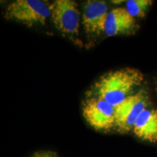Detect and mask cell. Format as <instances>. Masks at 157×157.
<instances>
[{
    "instance_id": "1",
    "label": "cell",
    "mask_w": 157,
    "mask_h": 157,
    "mask_svg": "<svg viewBox=\"0 0 157 157\" xmlns=\"http://www.w3.org/2000/svg\"><path fill=\"white\" fill-rule=\"evenodd\" d=\"M143 81L142 72L135 68H125L108 72L92 86L87 98H99L116 107L132 95L131 92Z\"/></svg>"
},
{
    "instance_id": "2",
    "label": "cell",
    "mask_w": 157,
    "mask_h": 157,
    "mask_svg": "<svg viewBox=\"0 0 157 157\" xmlns=\"http://www.w3.org/2000/svg\"><path fill=\"white\" fill-rule=\"evenodd\" d=\"M51 16V4L40 0H17L7 6L5 17L32 26L44 24Z\"/></svg>"
},
{
    "instance_id": "3",
    "label": "cell",
    "mask_w": 157,
    "mask_h": 157,
    "mask_svg": "<svg viewBox=\"0 0 157 157\" xmlns=\"http://www.w3.org/2000/svg\"><path fill=\"white\" fill-rule=\"evenodd\" d=\"M149 98L145 90L128 96L115 107V127L119 133L125 134L133 130L137 117L146 109Z\"/></svg>"
},
{
    "instance_id": "4",
    "label": "cell",
    "mask_w": 157,
    "mask_h": 157,
    "mask_svg": "<svg viewBox=\"0 0 157 157\" xmlns=\"http://www.w3.org/2000/svg\"><path fill=\"white\" fill-rule=\"evenodd\" d=\"M82 113L87 123L98 131H109L115 127V107L103 100L87 98L83 102Z\"/></svg>"
},
{
    "instance_id": "5",
    "label": "cell",
    "mask_w": 157,
    "mask_h": 157,
    "mask_svg": "<svg viewBox=\"0 0 157 157\" xmlns=\"http://www.w3.org/2000/svg\"><path fill=\"white\" fill-rule=\"evenodd\" d=\"M51 17L56 28L63 34H78L80 25V12L75 1H55L51 4Z\"/></svg>"
},
{
    "instance_id": "6",
    "label": "cell",
    "mask_w": 157,
    "mask_h": 157,
    "mask_svg": "<svg viewBox=\"0 0 157 157\" xmlns=\"http://www.w3.org/2000/svg\"><path fill=\"white\" fill-rule=\"evenodd\" d=\"M108 13L105 2L98 0L86 2L82 14V24L86 32L96 34L103 33Z\"/></svg>"
},
{
    "instance_id": "7",
    "label": "cell",
    "mask_w": 157,
    "mask_h": 157,
    "mask_svg": "<svg viewBox=\"0 0 157 157\" xmlns=\"http://www.w3.org/2000/svg\"><path fill=\"white\" fill-rule=\"evenodd\" d=\"M137 27L135 18L129 15L126 8L118 7L108 13L103 33L109 36L128 34L134 32Z\"/></svg>"
},
{
    "instance_id": "8",
    "label": "cell",
    "mask_w": 157,
    "mask_h": 157,
    "mask_svg": "<svg viewBox=\"0 0 157 157\" xmlns=\"http://www.w3.org/2000/svg\"><path fill=\"white\" fill-rule=\"evenodd\" d=\"M133 132L143 140L157 141V110L146 109L137 117Z\"/></svg>"
},
{
    "instance_id": "9",
    "label": "cell",
    "mask_w": 157,
    "mask_h": 157,
    "mask_svg": "<svg viewBox=\"0 0 157 157\" xmlns=\"http://www.w3.org/2000/svg\"><path fill=\"white\" fill-rule=\"evenodd\" d=\"M152 3L151 0H129L126 2V10L132 17H143Z\"/></svg>"
},
{
    "instance_id": "10",
    "label": "cell",
    "mask_w": 157,
    "mask_h": 157,
    "mask_svg": "<svg viewBox=\"0 0 157 157\" xmlns=\"http://www.w3.org/2000/svg\"><path fill=\"white\" fill-rule=\"evenodd\" d=\"M33 157H58L53 152L51 151H42L37 153Z\"/></svg>"
},
{
    "instance_id": "11",
    "label": "cell",
    "mask_w": 157,
    "mask_h": 157,
    "mask_svg": "<svg viewBox=\"0 0 157 157\" xmlns=\"http://www.w3.org/2000/svg\"><path fill=\"white\" fill-rule=\"evenodd\" d=\"M156 89H157V87H156Z\"/></svg>"
}]
</instances>
